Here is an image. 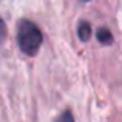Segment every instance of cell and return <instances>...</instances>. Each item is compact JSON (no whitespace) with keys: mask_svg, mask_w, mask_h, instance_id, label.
Segmentation results:
<instances>
[{"mask_svg":"<svg viewBox=\"0 0 122 122\" xmlns=\"http://www.w3.org/2000/svg\"><path fill=\"white\" fill-rule=\"evenodd\" d=\"M42 42H43V36H42V31L37 28L36 23H33L31 20H26V19L19 22L17 43L22 53L26 56H36Z\"/></svg>","mask_w":122,"mask_h":122,"instance_id":"obj_1","label":"cell"},{"mask_svg":"<svg viewBox=\"0 0 122 122\" xmlns=\"http://www.w3.org/2000/svg\"><path fill=\"white\" fill-rule=\"evenodd\" d=\"M96 37H97V40L102 45H111L113 43V36H111L108 28H99L97 33H96Z\"/></svg>","mask_w":122,"mask_h":122,"instance_id":"obj_2","label":"cell"},{"mask_svg":"<svg viewBox=\"0 0 122 122\" xmlns=\"http://www.w3.org/2000/svg\"><path fill=\"white\" fill-rule=\"evenodd\" d=\"M77 36L82 42H86L91 37V25L88 22H81V25L77 28Z\"/></svg>","mask_w":122,"mask_h":122,"instance_id":"obj_3","label":"cell"},{"mask_svg":"<svg viewBox=\"0 0 122 122\" xmlns=\"http://www.w3.org/2000/svg\"><path fill=\"white\" fill-rule=\"evenodd\" d=\"M56 122H74V117H73L71 111L66 110V111H63V113L60 114L59 117H57V121H56Z\"/></svg>","mask_w":122,"mask_h":122,"instance_id":"obj_4","label":"cell"},{"mask_svg":"<svg viewBox=\"0 0 122 122\" xmlns=\"http://www.w3.org/2000/svg\"><path fill=\"white\" fill-rule=\"evenodd\" d=\"M5 37H6V26H5V22L0 19V43L5 40Z\"/></svg>","mask_w":122,"mask_h":122,"instance_id":"obj_5","label":"cell"}]
</instances>
